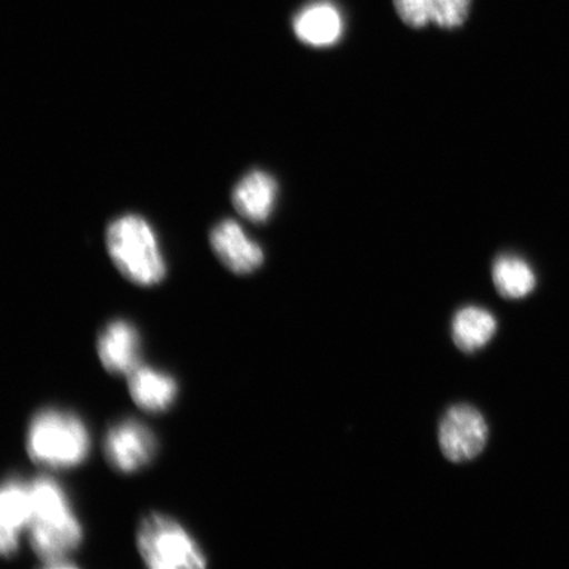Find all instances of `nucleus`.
<instances>
[{
	"label": "nucleus",
	"instance_id": "obj_5",
	"mask_svg": "<svg viewBox=\"0 0 569 569\" xmlns=\"http://www.w3.org/2000/svg\"><path fill=\"white\" fill-rule=\"evenodd\" d=\"M439 446L452 462L473 460L488 442V425L479 410L458 405L446 412L439 426Z\"/></svg>",
	"mask_w": 569,
	"mask_h": 569
},
{
	"label": "nucleus",
	"instance_id": "obj_11",
	"mask_svg": "<svg viewBox=\"0 0 569 569\" xmlns=\"http://www.w3.org/2000/svg\"><path fill=\"white\" fill-rule=\"evenodd\" d=\"M295 32L305 44L330 47L343 34V19L336 6L327 2L312 3L296 17Z\"/></svg>",
	"mask_w": 569,
	"mask_h": 569
},
{
	"label": "nucleus",
	"instance_id": "obj_14",
	"mask_svg": "<svg viewBox=\"0 0 569 569\" xmlns=\"http://www.w3.org/2000/svg\"><path fill=\"white\" fill-rule=\"evenodd\" d=\"M495 287L505 298L519 300L529 296L536 288V274L528 262L516 256H502L493 266Z\"/></svg>",
	"mask_w": 569,
	"mask_h": 569
},
{
	"label": "nucleus",
	"instance_id": "obj_7",
	"mask_svg": "<svg viewBox=\"0 0 569 569\" xmlns=\"http://www.w3.org/2000/svg\"><path fill=\"white\" fill-rule=\"evenodd\" d=\"M210 241L218 259L233 273H252L264 261V252L260 246L249 239L234 220L226 219L217 224Z\"/></svg>",
	"mask_w": 569,
	"mask_h": 569
},
{
	"label": "nucleus",
	"instance_id": "obj_12",
	"mask_svg": "<svg viewBox=\"0 0 569 569\" xmlns=\"http://www.w3.org/2000/svg\"><path fill=\"white\" fill-rule=\"evenodd\" d=\"M134 403L149 412L167 411L176 401L178 387L173 377L149 367H138L128 375Z\"/></svg>",
	"mask_w": 569,
	"mask_h": 569
},
{
	"label": "nucleus",
	"instance_id": "obj_15",
	"mask_svg": "<svg viewBox=\"0 0 569 569\" xmlns=\"http://www.w3.org/2000/svg\"><path fill=\"white\" fill-rule=\"evenodd\" d=\"M471 0H432V23L452 30L465 23Z\"/></svg>",
	"mask_w": 569,
	"mask_h": 569
},
{
	"label": "nucleus",
	"instance_id": "obj_16",
	"mask_svg": "<svg viewBox=\"0 0 569 569\" xmlns=\"http://www.w3.org/2000/svg\"><path fill=\"white\" fill-rule=\"evenodd\" d=\"M398 16L412 28L429 24L432 18V0H395Z\"/></svg>",
	"mask_w": 569,
	"mask_h": 569
},
{
	"label": "nucleus",
	"instance_id": "obj_6",
	"mask_svg": "<svg viewBox=\"0 0 569 569\" xmlns=\"http://www.w3.org/2000/svg\"><path fill=\"white\" fill-rule=\"evenodd\" d=\"M106 458L122 473L146 467L156 453V439L144 425L127 419L111 427L104 440Z\"/></svg>",
	"mask_w": 569,
	"mask_h": 569
},
{
	"label": "nucleus",
	"instance_id": "obj_10",
	"mask_svg": "<svg viewBox=\"0 0 569 569\" xmlns=\"http://www.w3.org/2000/svg\"><path fill=\"white\" fill-rule=\"evenodd\" d=\"M277 190L272 176L253 170L234 187L232 203L241 217L251 222H266L274 209Z\"/></svg>",
	"mask_w": 569,
	"mask_h": 569
},
{
	"label": "nucleus",
	"instance_id": "obj_4",
	"mask_svg": "<svg viewBox=\"0 0 569 569\" xmlns=\"http://www.w3.org/2000/svg\"><path fill=\"white\" fill-rule=\"evenodd\" d=\"M138 545L142 560L153 569H199L208 566L196 540L174 519L152 515L141 522Z\"/></svg>",
	"mask_w": 569,
	"mask_h": 569
},
{
	"label": "nucleus",
	"instance_id": "obj_3",
	"mask_svg": "<svg viewBox=\"0 0 569 569\" xmlns=\"http://www.w3.org/2000/svg\"><path fill=\"white\" fill-rule=\"evenodd\" d=\"M106 240L113 264L127 280L140 287H152L166 277V261L147 220L138 216L113 220Z\"/></svg>",
	"mask_w": 569,
	"mask_h": 569
},
{
	"label": "nucleus",
	"instance_id": "obj_9",
	"mask_svg": "<svg viewBox=\"0 0 569 569\" xmlns=\"http://www.w3.org/2000/svg\"><path fill=\"white\" fill-rule=\"evenodd\" d=\"M31 516L30 487L18 479L7 480L0 496V547L4 557H12L18 551L20 530L28 528Z\"/></svg>",
	"mask_w": 569,
	"mask_h": 569
},
{
	"label": "nucleus",
	"instance_id": "obj_13",
	"mask_svg": "<svg viewBox=\"0 0 569 569\" xmlns=\"http://www.w3.org/2000/svg\"><path fill=\"white\" fill-rule=\"evenodd\" d=\"M496 331L495 317L476 306L461 309L453 318L452 338L462 352L472 353L481 350L493 339Z\"/></svg>",
	"mask_w": 569,
	"mask_h": 569
},
{
	"label": "nucleus",
	"instance_id": "obj_2",
	"mask_svg": "<svg viewBox=\"0 0 569 569\" xmlns=\"http://www.w3.org/2000/svg\"><path fill=\"white\" fill-rule=\"evenodd\" d=\"M27 450L40 466L56 469L80 466L90 451L87 426L71 412L41 410L28 429Z\"/></svg>",
	"mask_w": 569,
	"mask_h": 569
},
{
	"label": "nucleus",
	"instance_id": "obj_1",
	"mask_svg": "<svg viewBox=\"0 0 569 569\" xmlns=\"http://www.w3.org/2000/svg\"><path fill=\"white\" fill-rule=\"evenodd\" d=\"M32 516L28 529L32 549L48 568H73L68 557L82 540V529L66 492L54 480L36 479L30 486Z\"/></svg>",
	"mask_w": 569,
	"mask_h": 569
},
{
	"label": "nucleus",
	"instance_id": "obj_8",
	"mask_svg": "<svg viewBox=\"0 0 569 569\" xmlns=\"http://www.w3.org/2000/svg\"><path fill=\"white\" fill-rule=\"evenodd\" d=\"M140 350L139 332L126 320H113L107 325L98 340L99 358L107 371L113 375H130L137 369Z\"/></svg>",
	"mask_w": 569,
	"mask_h": 569
}]
</instances>
